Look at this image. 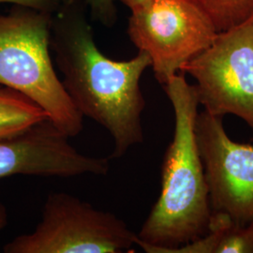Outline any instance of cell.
Segmentation results:
<instances>
[{
    "mask_svg": "<svg viewBox=\"0 0 253 253\" xmlns=\"http://www.w3.org/2000/svg\"><path fill=\"white\" fill-rule=\"evenodd\" d=\"M86 10L85 3L61 5L53 15L50 46L75 108L108 131L114 141L110 159H119L144 142L140 82L151 60L142 51L122 61L106 56L96 43Z\"/></svg>",
    "mask_w": 253,
    "mask_h": 253,
    "instance_id": "obj_1",
    "label": "cell"
},
{
    "mask_svg": "<svg viewBox=\"0 0 253 253\" xmlns=\"http://www.w3.org/2000/svg\"><path fill=\"white\" fill-rule=\"evenodd\" d=\"M163 89L174 113V132L163 158L162 190L135 245L147 253H171L208 234L212 209L195 124L199 100L184 73Z\"/></svg>",
    "mask_w": 253,
    "mask_h": 253,
    "instance_id": "obj_2",
    "label": "cell"
},
{
    "mask_svg": "<svg viewBox=\"0 0 253 253\" xmlns=\"http://www.w3.org/2000/svg\"><path fill=\"white\" fill-rule=\"evenodd\" d=\"M53 15L19 5L0 14V84L35 101L71 138L83 130V116L54 71L50 53Z\"/></svg>",
    "mask_w": 253,
    "mask_h": 253,
    "instance_id": "obj_3",
    "label": "cell"
},
{
    "mask_svg": "<svg viewBox=\"0 0 253 253\" xmlns=\"http://www.w3.org/2000/svg\"><path fill=\"white\" fill-rule=\"evenodd\" d=\"M137 235L115 214L100 210L66 192L46 199L36 229L4 247L6 253H121L135 245Z\"/></svg>",
    "mask_w": 253,
    "mask_h": 253,
    "instance_id": "obj_4",
    "label": "cell"
},
{
    "mask_svg": "<svg viewBox=\"0 0 253 253\" xmlns=\"http://www.w3.org/2000/svg\"><path fill=\"white\" fill-rule=\"evenodd\" d=\"M127 35L151 60L162 85L217 37L216 27L192 0H147L130 9Z\"/></svg>",
    "mask_w": 253,
    "mask_h": 253,
    "instance_id": "obj_5",
    "label": "cell"
},
{
    "mask_svg": "<svg viewBox=\"0 0 253 253\" xmlns=\"http://www.w3.org/2000/svg\"><path fill=\"white\" fill-rule=\"evenodd\" d=\"M180 73L196 81L199 104L213 116L235 115L253 131V17L218 32L207 49L185 64Z\"/></svg>",
    "mask_w": 253,
    "mask_h": 253,
    "instance_id": "obj_6",
    "label": "cell"
},
{
    "mask_svg": "<svg viewBox=\"0 0 253 253\" xmlns=\"http://www.w3.org/2000/svg\"><path fill=\"white\" fill-rule=\"evenodd\" d=\"M212 213H221L235 224L253 220V145L233 141L221 117L198 113L195 124Z\"/></svg>",
    "mask_w": 253,
    "mask_h": 253,
    "instance_id": "obj_7",
    "label": "cell"
},
{
    "mask_svg": "<svg viewBox=\"0 0 253 253\" xmlns=\"http://www.w3.org/2000/svg\"><path fill=\"white\" fill-rule=\"evenodd\" d=\"M69 139L46 118L16 135L0 140V179L16 174L74 177L108 173L109 159L82 154Z\"/></svg>",
    "mask_w": 253,
    "mask_h": 253,
    "instance_id": "obj_8",
    "label": "cell"
},
{
    "mask_svg": "<svg viewBox=\"0 0 253 253\" xmlns=\"http://www.w3.org/2000/svg\"><path fill=\"white\" fill-rule=\"evenodd\" d=\"M48 118L24 94L0 84V140L16 135Z\"/></svg>",
    "mask_w": 253,
    "mask_h": 253,
    "instance_id": "obj_9",
    "label": "cell"
},
{
    "mask_svg": "<svg viewBox=\"0 0 253 253\" xmlns=\"http://www.w3.org/2000/svg\"><path fill=\"white\" fill-rule=\"evenodd\" d=\"M217 32L226 31L253 17V0H192Z\"/></svg>",
    "mask_w": 253,
    "mask_h": 253,
    "instance_id": "obj_10",
    "label": "cell"
},
{
    "mask_svg": "<svg viewBox=\"0 0 253 253\" xmlns=\"http://www.w3.org/2000/svg\"><path fill=\"white\" fill-rule=\"evenodd\" d=\"M215 253H253V220L237 225L224 215Z\"/></svg>",
    "mask_w": 253,
    "mask_h": 253,
    "instance_id": "obj_11",
    "label": "cell"
},
{
    "mask_svg": "<svg viewBox=\"0 0 253 253\" xmlns=\"http://www.w3.org/2000/svg\"><path fill=\"white\" fill-rule=\"evenodd\" d=\"M91 18L102 26L112 27L118 21L117 0H84Z\"/></svg>",
    "mask_w": 253,
    "mask_h": 253,
    "instance_id": "obj_12",
    "label": "cell"
},
{
    "mask_svg": "<svg viewBox=\"0 0 253 253\" xmlns=\"http://www.w3.org/2000/svg\"><path fill=\"white\" fill-rule=\"evenodd\" d=\"M3 3L25 6L52 13H54L61 6L60 0H0V4Z\"/></svg>",
    "mask_w": 253,
    "mask_h": 253,
    "instance_id": "obj_13",
    "label": "cell"
},
{
    "mask_svg": "<svg viewBox=\"0 0 253 253\" xmlns=\"http://www.w3.org/2000/svg\"><path fill=\"white\" fill-rule=\"evenodd\" d=\"M121 2L123 5H125L129 9H135L136 7L144 4L147 0H118Z\"/></svg>",
    "mask_w": 253,
    "mask_h": 253,
    "instance_id": "obj_14",
    "label": "cell"
},
{
    "mask_svg": "<svg viewBox=\"0 0 253 253\" xmlns=\"http://www.w3.org/2000/svg\"><path fill=\"white\" fill-rule=\"evenodd\" d=\"M7 211L5 207L0 203V230H2L3 228L7 225Z\"/></svg>",
    "mask_w": 253,
    "mask_h": 253,
    "instance_id": "obj_15",
    "label": "cell"
},
{
    "mask_svg": "<svg viewBox=\"0 0 253 253\" xmlns=\"http://www.w3.org/2000/svg\"><path fill=\"white\" fill-rule=\"evenodd\" d=\"M61 5L64 6H71V5H76L80 3H85L84 0H60Z\"/></svg>",
    "mask_w": 253,
    "mask_h": 253,
    "instance_id": "obj_16",
    "label": "cell"
}]
</instances>
